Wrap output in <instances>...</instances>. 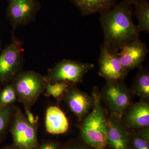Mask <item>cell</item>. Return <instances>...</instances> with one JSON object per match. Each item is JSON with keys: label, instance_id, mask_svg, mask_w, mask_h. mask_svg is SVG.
Instances as JSON below:
<instances>
[{"label": "cell", "instance_id": "1", "mask_svg": "<svg viewBox=\"0 0 149 149\" xmlns=\"http://www.w3.org/2000/svg\"><path fill=\"white\" fill-rule=\"evenodd\" d=\"M133 0H123L100 13L104 37L102 45L109 51L118 54L123 46L139 39L140 32L133 22Z\"/></svg>", "mask_w": 149, "mask_h": 149}, {"label": "cell", "instance_id": "2", "mask_svg": "<svg viewBox=\"0 0 149 149\" xmlns=\"http://www.w3.org/2000/svg\"><path fill=\"white\" fill-rule=\"evenodd\" d=\"M91 95L93 99V108L80 122V137L96 149H108L107 122L109 113L102 102L98 87L93 88Z\"/></svg>", "mask_w": 149, "mask_h": 149}, {"label": "cell", "instance_id": "3", "mask_svg": "<svg viewBox=\"0 0 149 149\" xmlns=\"http://www.w3.org/2000/svg\"><path fill=\"white\" fill-rule=\"evenodd\" d=\"M23 42L12 32V40L0 54V85L12 83L22 71L24 64Z\"/></svg>", "mask_w": 149, "mask_h": 149}, {"label": "cell", "instance_id": "4", "mask_svg": "<svg viewBox=\"0 0 149 149\" xmlns=\"http://www.w3.org/2000/svg\"><path fill=\"white\" fill-rule=\"evenodd\" d=\"M19 100L30 109L45 90V76L33 70L22 71L11 83Z\"/></svg>", "mask_w": 149, "mask_h": 149}, {"label": "cell", "instance_id": "5", "mask_svg": "<svg viewBox=\"0 0 149 149\" xmlns=\"http://www.w3.org/2000/svg\"><path fill=\"white\" fill-rule=\"evenodd\" d=\"M100 96L109 114L121 119L134 96L124 81L107 82Z\"/></svg>", "mask_w": 149, "mask_h": 149}, {"label": "cell", "instance_id": "6", "mask_svg": "<svg viewBox=\"0 0 149 149\" xmlns=\"http://www.w3.org/2000/svg\"><path fill=\"white\" fill-rule=\"evenodd\" d=\"M94 67L92 63L63 59L49 69L45 77L51 84L63 82L69 85H77L83 82L85 74Z\"/></svg>", "mask_w": 149, "mask_h": 149}, {"label": "cell", "instance_id": "7", "mask_svg": "<svg viewBox=\"0 0 149 149\" xmlns=\"http://www.w3.org/2000/svg\"><path fill=\"white\" fill-rule=\"evenodd\" d=\"M6 18L15 31L17 27L34 22L41 8L38 0H7Z\"/></svg>", "mask_w": 149, "mask_h": 149}, {"label": "cell", "instance_id": "8", "mask_svg": "<svg viewBox=\"0 0 149 149\" xmlns=\"http://www.w3.org/2000/svg\"><path fill=\"white\" fill-rule=\"evenodd\" d=\"M15 149H37L40 146L36 127L27 121L20 109L17 110L10 130Z\"/></svg>", "mask_w": 149, "mask_h": 149}, {"label": "cell", "instance_id": "9", "mask_svg": "<svg viewBox=\"0 0 149 149\" xmlns=\"http://www.w3.org/2000/svg\"><path fill=\"white\" fill-rule=\"evenodd\" d=\"M99 74L107 82L124 81L128 75L123 67L118 54L107 49L102 45L98 60Z\"/></svg>", "mask_w": 149, "mask_h": 149}, {"label": "cell", "instance_id": "10", "mask_svg": "<svg viewBox=\"0 0 149 149\" xmlns=\"http://www.w3.org/2000/svg\"><path fill=\"white\" fill-rule=\"evenodd\" d=\"M148 53L146 45L139 39L123 46L118 55L123 69L128 74L130 70L142 66Z\"/></svg>", "mask_w": 149, "mask_h": 149}, {"label": "cell", "instance_id": "11", "mask_svg": "<svg viewBox=\"0 0 149 149\" xmlns=\"http://www.w3.org/2000/svg\"><path fill=\"white\" fill-rule=\"evenodd\" d=\"M63 97L68 107L80 122L93 108L92 96L80 91L77 88V85H70Z\"/></svg>", "mask_w": 149, "mask_h": 149}, {"label": "cell", "instance_id": "12", "mask_svg": "<svg viewBox=\"0 0 149 149\" xmlns=\"http://www.w3.org/2000/svg\"><path fill=\"white\" fill-rule=\"evenodd\" d=\"M130 130L120 118L109 113L107 122V149H128Z\"/></svg>", "mask_w": 149, "mask_h": 149}, {"label": "cell", "instance_id": "13", "mask_svg": "<svg viewBox=\"0 0 149 149\" xmlns=\"http://www.w3.org/2000/svg\"><path fill=\"white\" fill-rule=\"evenodd\" d=\"M121 120L130 130L149 126V102L140 100L137 102L132 103Z\"/></svg>", "mask_w": 149, "mask_h": 149}, {"label": "cell", "instance_id": "14", "mask_svg": "<svg viewBox=\"0 0 149 149\" xmlns=\"http://www.w3.org/2000/svg\"><path fill=\"white\" fill-rule=\"evenodd\" d=\"M45 124L47 132L53 135L63 134L69 129V122L66 116L56 106H51L47 109Z\"/></svg>", "mask_w": 149, "mask_h": 149}, {"label": "cell", "instance_id": "15", "mask_svg": "<svg viewBox=\"0 0 149 149\" xmlns=\"http://www.w3.org/2000/svg\"><path fill=\"white\" fill-rule=\"evenodd\" d=\"M83 16H86L100 13L111 8L117 0H70Z\"/></svg>", "mask_w": 149, "mask_h": 149}, {"label": "cell", "instance_id": "16", "mask_svg": "<svg viewBox=\"0 0 149 149\" xmlns=\"http://www.w3.org/2000/svg\"><path fill=\"white\" fill-rule=\"evenodd\" d=\"M133 80L130 91L140 100L149 101V71L148 68L141 66Z\"/></svg>", "mask_w": 149, "mask_h": 149}, {"label": "cell", "instance_id": "17", "mask_svg": "<svg viewBox=\"0 0 149 149\" xmlns=\"http://www.w3.org/2000/svg\"><path fill=\"white\" fill-rule=\"evenodd\" d=\"M134 15L138 21L137 28L140 33L149 32V2L148 0H133Z\"/></svg>", "mask_w": 149, "mask_h": 149}, {"label": "cell", "instance_id": "18", "mask_svg": "<svg viewBox=\"0 0 149 149\" xmlns=\"http://www.w3.org/2000/svg\"><path fill=\"white\" fill-rule=\"evenodd\" d=\"M128 149H149V126L130 130Z\"/></svg>", "mask_w": 149, "mask_h": 149}, {"label": "cell", "instance_id": "19", "mask_svg": "<svg viewBox=\"0 0 149 149\" xmlns=\"http://www.w3.org/2000/svg\"><path fill=\"white\" fill-rule=\"evenodd\" d=\"M46 86L45 95L47 97L52 96L59 100L63 97L64 93L69 86V84L63 82L51 84L46 80Z\"/></svg>", "mask_w": 149, "mask_h": 149}, {"label": "cell", "instance_id": "20", "mask_svg": "<svg viewBox=\"0 0 149 149\" xmlns=\"http://www.w3.org/2000/svg\"><path fill=\"white\" fill-rule=\"evenodd\" d=\"M17 95L12 83L6 85L0 93V108L8 106L16 101Z\"/></svg>", "mask_w": 149, "mask_h": 149}, {"label": "cell", "instance_id": "21", "mask_svg": "<svg viewBox=\"0 0 149 149\" xmlns=\"http://www.w3.org/2000/svg\"><path fill=\"white\" fill-rule=\"evenodd\" d=\"M12 114V109L10 106L0 108V140L4 135Z\"/></svg>", "mask_w": 149, "mask_h": 149}, {"label": "cell", "instance_id": "22", "mask_svg": "<svg viewBox=\"0 0 149 149\" xmlns=\"http://www.w3.org/2000/svg\"><path fill=\"white\" fill-rule=\"evenodd\" d=\"M62 149H96L83 141L80 137L68 142Z\"/></svg>", "mask_w": 149, "mask_h": 149}, {"label": "cell", "instance_id": "23", "mask_svg": "<svg viewBox=\"0 0 149 149\" xmlns=\"http://www.w3.org/2000/svg\"><path fill=\"white\" fill-rule=\"evenodd\" d=\"M63 146L55 141H48L40 145L37 149H62Z\"/></svg>", "mask_w": 149, "mask_h": 149}, {"label": "cell", "instance_id": "24", "mask_svg": "<svg viewBox=\"0 0 149 149\" xmlns=\"http://www.w3.org/2000/svg\"><path fill=\"white\" fill-rule=\"evenodd\" d=\"M25 113H26V116H27L26 118H27V121L31 125L35 126V125L37 124L38 122V117H35L32 112L30 111L29 109L25 108Z\"/></svg>", "mask_w": 149, "mask_h": 149}, {"label": "cell", "instance_id": "25", "mask_svg": "<svg viewBox=\"0 0 149 149\" xmlns=\"http://www.w3.org/2000/svg\"><path fill=\"white\" fill-rule=\"evenodd\" d=\"M0 149H15L13 147V146H6L3 147L1 148Z\"/></svg>", "mask_w": 149, "mask_h": 149}, {"label": "cell", "instance_id": "26", "mask_svg": "<svg viewBox=\"0 0 149 149\" xmlns=\"http://www.w3.org/2000/svg\"><path fill=\"white\" fill-rule=\"evenodd\" d=\"M2 40L1 39V35H0V50L1 49L2 47Z\"/></svg>", "mask_w": 149, "mask_h": 149}]
</instances>
